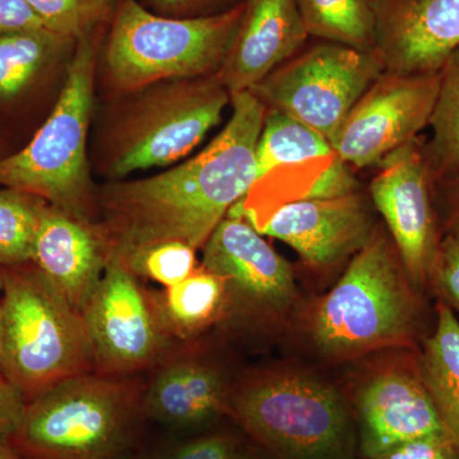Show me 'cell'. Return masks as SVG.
<instances>
[{
	"label": "cell",
	"mask_w": 459,
	"mask_h": 459,
	"mask_svg": "<svg viewBox=\"0 0 459 459\" xmlns=\"http://www.w3.org/2000/svg\"><path fill=\"white\" fill-rule=\"evenodd\" d=\"M411 281L391 235L377 228L320 301L314 343L334 360L409 346L416 328Z\"/></svg>",
	"instance_id": "5b68a950"
},
{
	"label": "cell",
	"mask_w": 459,
	"mask_h": 459,
	"mask_svg": "<svg viewBox=\"0 0 459 459\" xmlns=\"http://www.w3.org/2000/svg\"><path fill=\"white\" fill-rule=\"evenodd\" d=\"M0 27H44L26 0H0Z\"/></svg>",
	"instance_id": "d590c367"
},
{
	"label": "cell",
	"mask_w": 459,
	"mask_h": 459,
	"mask_svg": "<svg viewBox=\"0 0 459 459\" xmlns=\"http://www.w3.org/2000/svg\"><path fill=\"white\" fill-rule=\"evenodd\" d=\"M31 262L82 314L107 270L108 252L98 223L82 221L47 204Z\"/></svg>",
	"instance_id": "d6986e66"
},
{
	"label": "cell",
	"mask_w": 459,
	"mask_h": 459,
	"mask_svg": "<svg viewBox=\"0 0 459 459\" xmlns=\"http://www.w3.org/2000/svg\"><path fill=\"white\" fill-rule=\"evenodd\" d=\"M424 141L416 138L385 157L369 186L371 204L385 219L404 271L415 286L430 280L443 237Z\"/></svg>",
	"instance_id": "4fadbf2b"
},
{
	"label": "cell",
	"mask_w": 459,
	"mask_h": 459,
	"mask_svg": "<svg viewBox=\"0 0 459 459\" xmlns=\"http://www.w3.org/2000/svg\"><path fill=\"white\" fill-rule=\"evenodd\" d=\"M310 38L361 51H377L371 0H296Z\"/></svg>",
	"instance_id": "cb8c5ba5"
},
{
	"label": "cell",
	"mask_w": 459,
	"mask_h": 459,
	"mask_svg": "<svg viewBox=\"0 0 459 459\" xmlns=\"http://www.w3.org/2000/svg\"><path fill=\"white\" fill-rule=\"evenodd\" d=\"M439 92L424 141V155L434 184L459 172V48L439 72Z\"/></svg>",
	"instance_id": "d4e9b609"
},
{
	"label": "cell",
	"mask_w": 459,
	"mask_h": 459,
	"mask_svg": "<svg viewBox=\"0 0 459 459\" xmlns=\"http://www.w3.org/2000/svg\"><path fill=\"white\" fill-rule=\"evenodd\" d=\"M352 416L361 459L444 435L419 373L406 370H385L371 377L356 394Z\"/></svg>",
	"instance_id": "e0dca14e"
},
{
	"label": "cell",
	"mask_w": 459,
	"mask_h": 459,
	"mask_svg": "<svg viewBox=\"0 0 459 459\" xmlns=\"http://www.w3.org/2000/svg\"><path fill=\"white\" fill-rule=\"evenodd\" d=\"M371 2H374V0H371Z\"/></svg>",
	"instance_id": "60d3db41"
},
{
	"label": "cell",
	"mask_w": 459,
	"mask_h": 459,
	"mask_svg": "<svg viewBox=\"0 0 459 459\" xmlns=\"http://www.w3.org/2000/svg\"><path fill=\"white\" fill-rule=\"evenodd\" d=\"M419 377L439 416L444 435L459 455V320L437 304V323L419 361Z\"/></svg>",
	"instance_id": "44dd1931"
},
{
	"label": "cell",
	"mask_w": 459,
	"mask_h": 459,
	"mask_svg": "<svg viewBox=\"0 0 459 459\" xmlns=\"http://www.w3.org/2000/svg\"><path fill=\"white\" fill-rule=\"evenodd\" d=\"M111 132L105 175L122 180L189 155L222 120L231 93L217 74L141 90Z\"/></svg>",
	"instance_id": "ba28073f"
},
{
	"label": "cell",
	"mask_w": 459,
	"mask_h": 459,
	"mask_svg": "<svg viewBox=\"0 0 459 459\" xmlns=\"http://www.w3.org/2000/svg\"><path fill=\"white\" fill-rule=\"evenodd\" d=\"M156 7L175 14H192V17L220 13L235 7L243 0H151Z\"/></svg>",
	"instance_id": "e575fe53"
},
{
	"label": "cell",
	"mask_w": 459,
	"mask_h": 459,
	"mask_svg": "<svg viewBox=\"0 0 459 459\" xmlns=\"http://www.w3.org/2000/svg\"><path fill=\"white\" fill-rule=\"evenodd\" d=\"M117 258V256H115ZM120 259L141 280L168 289L198 270L197 249L181 241H162Z\"/></svg>",
	"instance_id": "83f0119b"
},
{
	"label": "cell",
	"mask_w": 459,
	"mask_h": 459,
	"mask_svg": "<svg viewBox=\"0 0 459 459\" xmlns=\"http://www.w3.org/2000/svg\"><path fill=\"white\" fill-rule=\"evenodd\" d=\"M241 431L217 427L147 449L152 459H238L246 446Z\"/></svg>",
	"instance_id": "f1b7e54d"
},
{
	"label": "cell",
	"mask_w": 459,
	"mask_h": 459,
	"mask_svg": "<svg viewBox=\"0 0 459 459\" xmlns=\"http://www.w3.org/2000/svg\"><path fill=\"white\" fill-rule=\"evenodd\" d=\"M26 404L22 394L0 374V437L16 430L25 413Z\"/></svg>",
	"instance_id": "d6a6232c"
},
{
	"label": "cell",
	"mask_w": 459,
	"mask_h": 459,
	"mask_svg": "<svg viewBox=\"0 0 459 459\" xmlns=\"http://www.w3.org/2000/svg\"><path fill=\"white\" fill-rule=\"evenodd\" d=\"M238 459H272L270 455H265L264 452L255 446H244L241 452L240 458Z\"/></svg>",
	"instance_id": "8d00e7d4"
},
{
	"label": "cell",
	"mask_w": 459,
	"mask_h": 459,
	"mask_svg": "<svg viewBox=\"0 0 459 459\" xmlns=\"http://www.w3.org/2000/svg\"><path fill=\"white\" fill-rule=\"evenodd\" d=\"M255 157L261 181L274 169L332 159L334 152L331 142L319 132L282 111L267 108Z\"/></svg>",
	"instance_id": "603a6c76"
},
{
	"label": "cell",
	"mask_w": 459,
	"mask_h": 459,
	"mask_svg": "<svg viewBox=\"0 0 459 459\" xmlns=\"http://www.w3.org/2000/svg\"><path fill=\"white\" fill-rule=\"evenodd\" d=\"M235 380L202 338L179 343L146 374L144 415L172 437L211 430L229 419Z\"/></svg>",
	"instance_id": "5bb4252c"
},
{
	"label": "cell",
	"mask_w": 459,
	"mask_h": 459,
	"mask_svg": "<svg viewBox=\"0 0 459 459\" xmlns=\"http://www.w3.org/2000/svg\"><path fill=\"white\" fill-rule=\"evenodd\" d=\"M309 39L296 0H244L243 16L217 77L231 95L255 89Z\"/></svg>",
	"instance_id": "ac0fdd59"
},
{
	"label": "cell",
	"mask_w": 459,
	"mask_h": 459,
	"mask_svg": "<svg viewBox=\"0 0 459 459\" xmlns=\"http://www.w3.org/2000/svg\"><path fill=\"white\" fill-rule=\"evenodd\" d=\"M0 459H25L21 457L14 449L8 446L3 437H0Z\"/></svg>",
	"instance_id": "74e56055"
},
{
	"label": "cell",
	"mask_w": 459,
	"mask_h": 459,
	"mask_svg": "<svg viewBox=\"0 0 459 459\" xmlns=\"http://www.w3.org/2000/svg\"><path fill=\"white\" fill-rule=\"evenodd\" d=\"M81 316L93 371L105 376H146L180 343L162 325L151 289L115 256Z\"/></svg>",
	"instance_id": "30bf717a"
},
{
	"label": "cell",
	"mask_w": 459,
	"mask_h": 459,
	"mask_svg": "<svg viewBox=\"0 0 459 459\" xmlns=\"http://www.w3.org/2000/svg\"><path fill=\"white\" fill-rule=\"evenodd\" d=\"M122 459H152L150 452L143 446L140 448L134 449V451L129 452L128 455H124Z\"/></svg>",
	"instance_id": "f35d334b"
},
{
	"label": "cell",
	"mask_w": 459,
	"mask_h": 459,
	"mask_svg": "<svg viewBox=\"0 0 459 459\" xmlns=\"http://www.w3.org/2000/svg\"><path fill=\"white\" fill-rule=\"evenodd\" d=\"M360 190V183L356 178L355 169L336 156L329 161L327 169L314 181L305 198L328 199L342 197Z\"/></svg>",
	"instance_id": "4dcf8cb0"
},
{
	"label": "cell",
	"mask_w": 459,
	"mask_h": 459,
	"mask_svg": "<svg viewBox=\"0 0 459 459\" xmlns=\"http://www.w3.org/2000/svg\"><path fill=\"white\" fill-rule=\"evenodd\" d=\"M202 250V265L226 285L222 325H267L294 301L291 267L247 220L226 217Z\"/></svg>",
	"instance_id": "8fae6325"
},
{
	"label": "cell",
	"mask_w": 459,
	"mask_h": 459,
	"mask_svg": "<svg viewBox=\"0 0 459 459\" xmlns=\"http://www.w3.org/2000/svg\"><path fill=\"white\" fill-rule=\"evenodd\" d=\"M98 51L92 35L75 41L56 107L30 143L0 159V186L29 193L82 221L98 223L87 160Z\"/></svg>",
	"instance_id": "8992f818"
},
{
	"label": "cell",
	"mask_w": 459,
	"mask_h": 459,
	"mask_svg": "<svg viewBox=\"0 0 459 459\" xmlns=\"http://www.w3.org/2000/svg\"><path fill=\"white\" fill-rule=\"evenodd\" d=\"M439 81V74L385 72L334 134L331 141L334 156L355 170L377 168L385 157L419 138L430 123Z\"/></svg>",
	"instance_id": "7c38bea8"
},
{
	"label": "cell",
	"mask_w": 459,
	"mask_h": 459,
	"mask_svg": "<svg viewBox=\"0 0 459 459\" xmlns=\"http://www.w3.org/2000/svg\"><path fill=\"white\" fill-rule=\"evenodd\" d=\"M229 420L272 459H361L352 411L332 386L303 374L237 377Z\"/></svg>",
	"instance_id": "3957f363"
},
{
	"label": "cell",
	"mask_w": 459,
	"mask_h": 459,
	"mask_svg": "<svg viewBox=\"0 0 459 459\" xmlns=\"http://www.w3.org/2000/svg\"><path fill=\"white\" fill-rule=\"evenodd\" d=\"M244 0L207 16L169 18L123 0L105 51L115 89L141 91L165 81L219 74L243 16Z\"/></svg>",
	"instance_id": "52a82bcc"
},
{
	"label": "cell",
	"mask_w": 459,
	"mask_h": 459,
	"mask_svg": "<svg viewBox=\"0 0 459 459\" xmlns=\"http://www.w3.org/2000/svg\"><path fill=\"white\" fill-rule=\"evenodd\" d=\"M228 124L197 155L170 170L96 190L108 256L181 241L202 249L230 210L259 183L255 150L265 108L250 91L231 95Z\"/></svg>",
	"instance_id": "6da1fadb"
},
{
	"label": "cell",
	"mask_w": 459,
	"mask_h": 459,
	"mask_svg": "<svg viewBox=\"0 0 459 459\" xmlns=\"http://www.w3.org/2000/svg\"><path fill=\"white\" fill-rule=\"evenodd\" d=\"M434 197L442 210V234L459 230V172L435 183Z\"/></svg>",
	"instance_id": "836d02e7"
},
{
	"label": "cell",
	"mask_w": 459,
	"mask_h": 459,
	"mask_svg": "<svg viewBox=\"0 0 459 459\" xmlns=\"http://www.w3.org/2000/svg\"><path fill=\"white\" fill-rule=\"evenodd\" d=\"M430 280L439 289L444 303L459 312V230L444 232Z\"/></svg>",
	"instance_id": "f546056e"
},
{
	"label": "cell",
	"mask_w": 459,
	"mask_h": 459,
	"mask_svg": "<svg viewBox=\"0 0 459 459\" xmlns=\"http://www.w3.org/2000/svg\"><path fill=\"white\" fill-rule=\"evenodd\" d=\"M75 41L47 27H0V100L18 98Z\"/></svg>",
	"instance_id": "7402d4cb"
},
{
	"label": "cell",
	"mask_w": 459,
	"mask_h": 459,
	"mask_svg": "<svg viewBox=\"0 0 459 459\" xmlns=\"http://www.w3.org/2000/svg\"><path fill=\"white\" fill-rule=\"evenodd\" d=\"M42 25L57 35L77 41L114 20L123 0H26Z\"/></svg>",
	"instance_id": "4316f807"
},
{
	"label": "cell",
	"mask_w": 459,
	"mask_h": 459,
	"mask_svg": "<svg viewBox=\"0 0 459 459\" xmlns=\"http://www.w3.org/2000/svg\"><path fill=\"white\" fill-rule=\"evenodd\" d=\"M365 459H459V455L446 435H437L395 446L391 451Z\"/></svg>",
	"instance_id": "1f68e13d"
},
{
	"label": "cell",
	"mask_w": 459,
	"mask_h": 459,
	"mask_svg": "<svg viewBox=\"0 0 459 459\" xmlns=\"http://www.w3.org/2000/svg\"><path fill=\"white\" fill-rule=\"evenodd\" d=\"M151 294L162 325L178 342L199 340L208 329L225 320V282L202 264L178 285L151 290Z\"/></svg>",
	"instance_id": "ffe728a7"
},
{
	"label": "cell",
	"mask_w": 459,
	"mask_h": 459,
	"mask_svg": "<svg viewBox=\"0 0 459 459\" xmlns=\"http://www.w3.org/2000/svg\"><path fill=\"white\" fill-rule=\"evenodd\" d=\"M146 376L82 374L29 402L3 439L25 459H122L142 446Z\"/></svg>",
	"instance_id": "7a4b0ae2"
},
{
	"label": "cell",
	"mask_w": 459,
	"mask_h": 459,
	"mask_svg": "<svg viewBox=\"0 0 459 459\" xmlns=\"http://www.w3.org/2000/svg\"><path fill=\"white\" fill-rule=\"evenodd\" d=\"M3 373L27 403L93 371L82 316L32 262L0 267Z\"/></svg>",
	"instance_id": "277c9868"
},
{
	"label": "cell",
	"mask_w": 459,
	"mask_h": 459,
	"mask_svg": "<svg viewBox=\"0 0 459 459\" xmlns=\"http://www.w3.org/2000/svg\"><path fill=\"white\" fill-rule=\"evenodd\" d=\"M47 204L29 193L0 189V267L31 262L33 241Z\"/></svg>",
	"instance_id": "484cf974"
},
{
	"label": "cell",
	"mask_w": 459,
	"mask_h": 459,
	"mask_svg": "<svg viewBox=\"0 0 459 459\" xmlns=\"http://www.w3.org/2000/svg\"><path fill=\"white\" fill-rule=\"evenodd\" d=\"M385 71L377 51L318 40L305 45L250 92L265 108L295 117L331 142L356 102Z\"/></svg>",
	"instance_id": "9c48e42d"
},
{
	"label": "cell",
	"mask_w": 459,
	"mask_h": 459,
	"mask_svg": "<svg viewBox=\"0 0 459 459\" xmlns=\"http://www.w3.org/2000/svg\"><path fill=\"white\" fill-rule=\"evenodd\" d=\"M370 198L359 192L342 197H299L271 213L246 217L262 235L291 247L307 264L329 267L355 255L376 231Z\"/></svg>",
	"instance_id": "9a60e30c"
},
{
	"label": "cell",
	"mask_w": 459,
	"mask_h": 459,
	"mask_svg": "<svg viewBox=\"0 0 459 459\" xmlns=\"http://www.w3.org/2000/svg\"><path fill=\"white\" fill-rule=\"evenodd\" d=\"M377 53L385 72L439 74L459 48V0H374Z\"/></svg>",
	"instance_id": "2e32d148"
},
{
	"label": "cell",
	"mask_w": 459,
	"mask_h": 459,
	"mask_svg": "<svg viewBox=\"0 0 459 459\" xmlns=\"http://www.w3.org/2000/svg\"><path fill=\"white\" fill-rule=\"evenodd\" d=\"M2 318V280H0V374H3V376H4V373H3Z\"/></svg>",
	"instance_id": "ab89813d"
}]
</instances>
